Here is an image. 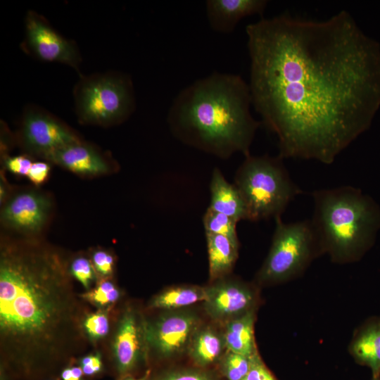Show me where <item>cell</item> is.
<instances>
[{
  "mask_svg": "<svg viewBox=\"0 0 380 380\" xmlns=\"http://www.w3.org/2000/svg\"><path fill=\"white\" fill-rule=\"evenodd\" d=\"M246 32L251 103L278 156L332 163L366 127L374 91L372 54L352 17L281 14Z\"/></svg>",
  "mask_w": 380,
  "mask_h": 380,
  "instance_id": "cell-1",
  "label": "cell"
},
{
  "mask_svg": "<svg viewBox=\"0 0 380 380\" xmlns=\"http://www.w3.org/2000/svg\"><path fill=\"white\" fill-rule=\"evenodd\" d=\"M70 262L38 237L1 239V348L20 360L70 349L82 337Z\"/></svg>",
  "mask_w": 380,
  "mask_h": 380,
  "instance_id": "cell-2",
  "label": "cell"
},
{
  "mask_svg": "<svg viewBox=\"0 0 380 380\" xmlns=\"http://www.w3.org/2000/svg\"><path fill=\"white\" fill-rule=\"evenodd\" d=\"M248 84L214 72L182 89L167 113L172 134L183 144L222 159L250 148L260 122L251 115Z\"/></svg>",
  "mask_w": 380,
  "mask_h": 380,
  "instance_id": "cell-3",
  "label": "cell"
},
{
  "mask_svg": "<svg viewBox=\"0 0 380 380\" xmlns=\"http://www.w3.org/2000/svg\"><path fill=\"white\" fill-rule=\"evenodd\" d=\"M310 220L321 248L338 261L357 258L373 242L380 229V208L355 187L341 186L312 192Z\"/></svg>",
  "mask_w": 380,
  "mask_h": 380,
  "instance_id": "cell-4",
  "label": "cell"
},
{
  "mask_svg": "<svg viewBox=\"0 0 380 380\" xmlns=\"http://www.w3.org/2000/svg\"><path fill=\"white\" fill-rule=\"evenodd\" d=\"M282 160L279 156L249 154L236 170L233 184L245 201L248 220L281 217L289 204L303 193Z\"/></svg>",
  "mask_w": 380,
  "mask_h": 380,
  "instance_id": "cell-5",
  "label": "cell"
},
{
  "mask_svg": "<svg viewBox=\"0 0 380 380\" xmlns=\"http://www.w3.org/2000/svg\"><path fill=\"white\" fill-rule=\"evenodd\" d=\"M81 124L110 127L126 121L136 109L133 82L119 71L81 75L73 89Z\"/></svg>",
  "mask_w": 380,
  "mask_h": 380,
  "instance_id": "cell-6",
  "label": "cell"
},
{
  "mask_svg": "<svg viewBox=\"0 0 380 380\" xmlns=\"http://www.w3.org/2000/svg\"><path fill=\"white\" fill-rule=\"evenodd\" d=\"M274 220L272 244L258 274L261 282L292 277L301 272L317 249L321 248L310 220L287 223L279 217Z\"/></svg>",
  "mask_w": 380,
  "mask_h": 380,
  "instance_id": "cell-7",
  "label": "cell"
},
{
  "mask_svg": "<svg viewBox=\"0 0 380 380\" xmlns=\"http://www.w3.org/2000/svg\"><path fill=\"white\" fill-rule=\"evenodd\" d=\"M81 139L75 131L46 110L34 104L23 109L16 144L25 154L42 159Z\"/></svg>",
  "mask_w": 380,
  "mask_h": 380,
  "instance_id": "cell-8",
  "label": "cell"
},
{
  "mask_svg": "<svg viewBox=\"0 0 380 380\" xmlns=\"http://www.w3.org/2000/svg\"><path fill=\"white\" fill-rule=\"evenodd\" d=\"M20 47L37 60L63 63L80 72L82 56L77 44L61 35L47 19L34 11L30 10L25 15Z\"/></svg>",
  "mask_w": 380,
  "mask_h": 380,
  "instance_id": "cell-9",
  "label": "cell"
},
{
  "mask_svg": "<svg viewBox=\"0 0 380 380\" xmlns=\"http://www.w3.org/2000/svg\"><path fill=\"white\" fill-rule=\"evenodd\" d=\"M0 222L4 228L23 237H39L51 217L53 202L46 193L25 189L11 194L2 204Z\"/></svg>",
  "mask_w": 380,
  "mask_h": 380,
  "instance_id": "cell-10",
  "label": "cell"
},
{
  "mask_svg": "<svg viewBox=\"0 0 380 380\" xmlns=\"http://www.w3.org/2000/svg\"><path fill=\"white\" fill-rule=\"evenodd\" d=\"M198 318L193 312L181 311L165 314L146 327V338L161 356L171 357L189 347L198 329Z\"/></svg>",
  "mask_w": 380,
  "mask_h": 380,
  "instance_id": "cell-11",
  "label": "cell"
},
{
  "mask_svg": "<svg viewBox=\"0 0 380 380\" xmlns=\"http://www.w3.org/2000/svg\"><path fill=\"white\" fill-rule=\"evenodd\" d=\"M44 160L82 177L103 175L113 167L106 155L82 139L50 153Z\"/></svg>",
  "mask_w": 380,
  "mask_h": 380,
  "instance_id": "cell-12",
  "label": "cell"
},
{
  "mask_svg": "<svg viewBox=\"0 0 380 380\" xmlns=\"http://www.w3.org/2000/svg\"><path fill=\"white\" fill-rule=\"evenodd\" d=\"M206 312L218 320L232 319L251 310L254 296L246 285L234 281H220L205 287Z\"/></svg>",
  "mask_w": 380,
  "mask_h": 380,
  "instance_id": "cell-13",
  "label": "cell"
},
{
  "mask_svg": "<svg viewBox=\"0 0 380 380\" xmlns=\"http://www.w3.org/2000/svg\"><path fill=\"white\" fill-rule=\"evenodd\" d=\"M146 327L132 310L123 314L114 342V353L119 372L125 374L132 369L144 353Z\"/></svg>",
  "mask_w": 380,
  "mask_h": 380,
  "instance_id": "cell-14",
  "label": "cell"
},
{
  "mask_svg": "<svg viewBox=\"0 0 380 380\" xmlns=\"http://www.w3.org/2000/svg\"><path fill=\"white\" fill-rule=\"evenodd\" d=\"M267 1L265 0H208L206 15L210 27L214 31L229 34L243 18L262 15Z\"/></svg>",
  "mask_w": 380,
  "mask_h": 380,
  "instance_id": "cell-15",
  "label": "cell"
},
{
  "mask_svg": "<svg viewBox=\"0 0 380 380\" xmlns=\"http://www.w3.org/2000/svg\"><path fill=\"white\" fill-rule=\"evenodd\" d=\"M210 191L209 209L229 216L237 222L248 220L247 207L241 194L234 184L227 181L217 167L213 170Z\"/></svg>",
  "mask_w": 380,
  "mask_h": 380,
  "instance_id": "cell-16",
  "label": "cell"
},
{
  "mask_svg": "<svg viewBox=\"0 0 380 380\" xmlns=\"http://www.w3.org/2000/svg\"><path fill=\"white\" fill-rule=\"evenodd\" d=\"M210 280L222 279L233 268L239 242L220 234H205Z\"/></svg>",
  "mask_w": 380,
  "mask_h": 380,
  "instance_id": "cell-17",
  "label": "cell"
},
{
  "mask_svg": "<svg viewBox=\"0 0 380 380\" xmlns=\"http://www.w3.org/2000/svg\"><path fill=\"white\" fill-rule=\"evenodd\" d=\"M253 310L229 320L223 336L224 346L229 351L251 357L257 352L253 332Z\"/></svg>",
  "mask_w": 380,
  "mask_h": 380,
  "instance_id": "cell-18",
  "label": "cell"
},
{
  "mask_svg": "<svg viewBox=\"0 0 380 380\" xmlns=\"http://www.w3.org/2000/svg\"><path fill=\"white\" fill-rule=\"evenodd\" d=\"M224 346L223 338L213 329H198L189 346V355L197 365L204 367L220 357Z\"/></svg>",
  "mask_w": 380,
  "mask_h": 380,
  "instance_id": "cell-19",
  "label": "cell"
},
{
  "mask_svg": "<svg viewBox=\"0 0 380 380\" xmlns=\"http://www.w3.org/2000/svg\"><path fill=\"white\" fill-rule=\"evenodd\" d=\"M354 355L372 369L374 379L380 376V323L370 325L360 333L353 343Z\"/></svg>",
  "mask_w": 380,
  "mask_h": 380,
  "instance_id": "cell-20",
  "label": "cell"
},
{
  "mask_svg": "<svg viewBox=\"0 0 380 380\" xmlns=\"http://www.w3.org/2000/svg\"><path fill=\"white\" fill-rule=\"evenodd\" d=\"M205 296V287L197 286L172 287L156 296L152 300L151 305L160 309H178L204 301Z\"/></svg>",
  "mask_w": 380,
  "mask_h": 380,
  "instance_id": "cell-21",
  "label": "cell"
},
{
  "mask_svg": "<svg viewBox=\"0 0 380 380\" xmlns=\"http://www.w3.org/2000/svg\"><path fill=\"white\" fill-rule=\"evenodd\" d=\"M237 221L224 214L208 208L203 217V224L205 234H220L238 241Z\"/></svg>",
  "mask_w": 380,
  "mask_h": 380,
  "instance_id": "cell-22",
  "label": "cell"
},
{
  "mask_svg": "<svg viewBox=\"0 0 380 380\" xmlns=\"http://www.w3.org/2000/svg\"><path fill=\"white\" fill-rule=\"evenodd\" d=\"M222 373L228 380H244L250 368V357L229 351L221 360Z\"/></svg>",
  "mask_w": 380,
  "mask_h": 380,
  "instance_id": "cell-23",
  "label": "cell"
},
{
  "mask_svg": "<svg viewBox=\"0 0 380 380\" xmlns=\"http://www.w3.org/2000/svg\"><path fill=\"white\" fill-rule=\"evenodd\" d=\"M84 296L93 303L103 306L116 302L120 297V291L111 281L104 278Z\"/></svg>",
  "mask_w": 380,
  "mask_h": 380,
  "instance_id": "cell-24",
  "label": "cell"
},
{
  "mask_svg": "<svg viewBox=\"0 0 380 380\" xmlns=\"http://www.w3.org/2000/svg\"><path fill=\"white\" fill-rule=\"evenodd\" d=\"M69 270L72 277L80 281L86 289H89L96 277V271L91 260L82 255L75 257L70 262Z\"/></svg>",
  "mask_w": 380,
  "mask_h": 380,
  "instance_id": "cell-25",
  "label": "cell"
},
{
  "mask_svg": "<svg viewBox=\"0 0 380 380\" xmlns=\"http://www.w3.org/2000/svg\"><path fill=\"white\" fill-rule=\"evenodd\" d=\"M83 328L92 338L104 337L109 330V322L106 313L98 311L87 316L84 319Z\"/></svg>",
  "mask_w": 380,
  "mask_h": 380,
  "instance_id": "cell-26",
  "label": "cell"
},
{
  "mask_svg": "<svg viewBox=\"0 0 380 380\" xmlns=\"http://www.w3.org/2000/svg\"><path fill=\"white\" fill-rule=\"evenodd\" d=\"M91 261L96 273L108 277L113 273L115 258L108 251L98 249L92 252Z\"/></svg>",
  "mask_w": 380,
  "mask_h": 380,
  "instance_id": "cell-27",
  "label": "cell"
},
{
  "mask_svg": "<svg viewBox=\"0 0 380 380\" xmlns=\"http://www.w3.org/2000/svg\"><path fill=\"white\" fill-rule=\"evenodd\" d=\"M33 162L32 157L24 153L5 158L3 167L12 174L27 177Z\"/></svg>",
  "mask_w": 380,
  "mask_h": 380,
  "instance_id": "cell-28",
  "label": "cell"
},
{
  "mask_svg": "<svg viewBox=\"0 0 380 380\" xmlns=\"http://www.w3.org/2000/svg\"><path fill=\"white\" fill-rule=\"evenodd\" d=\"M157 380H215L214 376L201 369H186L172 371Z\"/></svg>",
  "mask_w": 380,
  "mask_h": 380,
  "instance_id": "cell-29",
  "label": "cell"
},
{
  "mask_svg": "<svg viewBox=\"0 0 380 380\" xmlns=\"http://www.w3.org/2000/svg\"><path fill=\"white\" fill-rule=\"evenodd\" d=\"M244 380H276L265 365L258 351L250 357V368Z\"/></svg>",
  "mask_w": 380,
  "mask_h": 380,
  "instance_id": "cell-30",
  "label": "cell"
},
{
  "mask_svg": "<svg viewBox=\"0 0 380 380\" xmlns=\"http://www.w3.org/2000/svg\"><path fill=\"white\" fill-rule=\"evenodd\" d=\"M49 163L48 161L33 162L27 177L36 186L47 181L51 171V165Z\"/></svg>",
  "mask_w": 380,
  "mask_h": 380,
  "instance_id": "cell-31",
  "label": "cell"
},
{
  "mask_svg": "<svg viewBox=\"0 0 380 380\" xmlns=\"http://www.w3.org/2000/svg\"><path fill=\"white\" fill-rule=\"evenodd\" d=\"M16 143L15 137H13L9 129L4 121L1 122V156L3 159L9 156L8 151L11 150L12 144Z\"/></svg>",
  "mask_w": 380,
  "mask_h": 380,
  "instance_id": "cell-32",
  "label": "cell"
},
{
  "mask_svg": "<svg viewBox=\"0 0 380 380\" xmlns=\"http://www.w3.org/2000/svg\"><path fill=\"white\" fill-rule=\"evenodd\" d=\"M102 367L99 355H89L83 357L81 361V368L85 375L91 376L99 372Z\"/></svg>",
  "mask_w": 380,
  "mask_h": 380,
  "instance_id": "cell-33",
  "label": "cell"
},
{
  "mask_svg": "<svg viewBox=\"0 0 380 380\" xmlns=\"http://www.w3.org/2000/svg\"><path fill=\"white\" fill-rule=\"evenodd\" d=\"M84 374L81 367H73L65 369L61 373L63 380H81Z\"/></svg>",
  "mask_w": 380,
  "mask_h": 380,
  "instance_id": "cell-34",
  "label": "cell"
},
{
  "mask_svg": "<svg viewBox=\"0 0 380 380\" xmlns=\"http://www.w3.org/2000/svg\"><path fill=\"white\" fill-rule=\"evenodd\" d=\"M9 187L6 182L4 174L1 172L0 177V203L2 205L10 196Z\"/></svg>",
  "mask_w": 380,
  "mask_h": 380,
  "instance_id": "cell-35",
  "label": "cell"
},
{
  "mask_svg": "<svg viewBox=\"0 0 380 380\" xmlns=\"http://www.w3.org/2000/svg\"><path fill=\"white\" fill-rule=\"evenodd\" d=\"M150 372L148 371L141 378L139 379H135L133 377H127L124 379L123 380H148V378L149 376Z\"/></svg>",
  "mask_w": 380,
  "mask_h": 380,
  "instance_id": "cell-36",
  "label": "cell"
},
{
  "mask_svg": "<svg viewBox=\"0 0 380 380\" xmlns=\"http://www.w3.org/2000/svg\"><path fill=\"white\" fill-rule=\"evenodd\" d=\"M374 380H380L379 377L374 379Z\"/></svg>",
  "mask_w": 380,
  "mask_h": 380,
  "instance_id": "cell-37",
  "label": "cell"
}]
</instances>
